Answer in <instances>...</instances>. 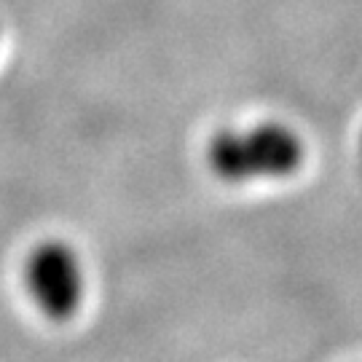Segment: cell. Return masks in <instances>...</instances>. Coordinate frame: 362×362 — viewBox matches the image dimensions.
<instances>
[{"label":"cell","instance_id":"cell-1","mask_svg":"<svg viewBox=\"0 0 362 362\" xmlns=\"http://www.w3.org/2000/svg\"><path fill=\"white\" fill-rule=\"evenodd\" d=\"M207 164L223 182L279 180L303 164V143L290 127L276 121L223 129L209 143Z\"/></svg>","mask_w":362,"mask_h":362},{"label":"cell","instance_id":"cell-2","mask_svg":"<svg viewBox=\"0 0 362 362\" xmlns=\"http://www.w3.org/2000/svg\"><path fill=\"white\" fill-rule=\"evenodd\" d=\"M25 287L43 317L54 322L76 317L86 293V274L76 247L62 239L40 242L25 260Z\"/></svg>","mask_w":362,"mask_h":362},{"label":"cell","instance_id":"cell-3","mask_svg":"<svg viewBox=\"0 0 362 362\" xmlns=\"http://www.w3.org/2000/svg\"><path fill=\"white\" fill-rule=\"evenodd\" d=\"M0 35H3V33H0Z\"/></svg>","mask_w":362,"mask_h":362}]
</instances>
